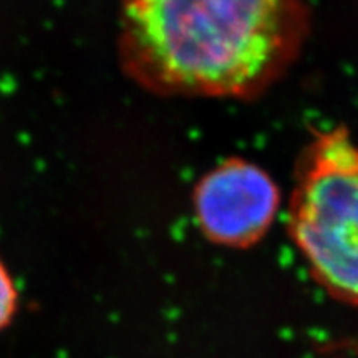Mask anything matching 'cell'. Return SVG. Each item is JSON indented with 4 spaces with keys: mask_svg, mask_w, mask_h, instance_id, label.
<instances>
[{
    "mask_svg": "<svg viewBox=\"0 0 358 358\" xmlns=\"http://www.w3.org/2000/svg\"><path fill=\"white\" fill-rule=\"evenodd\" d=\"M120 60L158 95L252 98L301 53L303 0H120Z\"/></svg>",
    "mask_w": 358,
    "mask_h": 358,
    "instance_id": "cell-1",
    "label": "cell"
},
{
    "mask_svg": "<svg viewBox=\"0 0 358 358\" xmlns=\"http://www.w3.org/2000/svg\"><path fill=\"white\" fill-rule=\"evenodd\" d=\"M290 231L315 279L358 306V146L345 128L317 134L307 148Z\"/></svg>",
    "mask_w": 358,
    "mask_h": 358,
    "instance_id": "cell-2",
    "label": "cell"
},
{
    "mask_svg": "<svg viewBox=\"0 0 358 358\" xmlns=\"http://www.w3.org/2000/svg\"><path fill=\"white\" fill-rule=\"evenodd\" d=\"M275 182L256 164L224 161L201 178L192 196L199 229L226 248H250L262 239L279 208Z\"/></svg>",
    "mask_w": 358,
    "mask_h": 358,
    "instance_id": "cell-3",
    "label": "cell"
},
{
    "mask_svg": "<svg viewBox=\"0 0 358 358\" xmlns=\"http://www.w3.org/2000/svg\"><path fill=\"white\" fill-rule=\"evenodd\" d=\"M17 303H19V294L15 284L7 267L0 261V332L12 322L17 312Z\"/></svg>",
    "mask_w": 358,
    "mask_h": 358,
    "instance_id": "cell-4",
    "label": "cell"
}]
</instances>
